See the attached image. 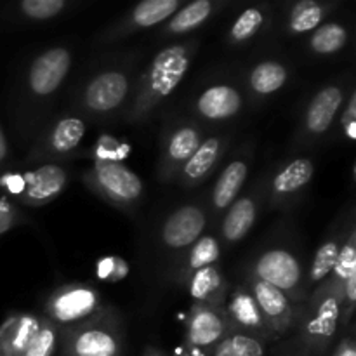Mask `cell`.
Returning <instances> with one entry per match:
<instances>
[{
	"label": "cell",
	"mask_w": 356,
	"mask_h": 356,
	"mask_svg": "<svg viewBox=\"0 0 356 356\" xmlns=\"http://www.w3.org/2000/svg\"><path fill=\"white\" fill-rule=\"evenodd\" d=\"M256 278L261 282H266L271 287L285 292H292L301 284V264L292 256L289 250L275 249L268 250L257 259L254 266Z\"/></svg>",
	"instance_id": "cell-4"
},
{
	"label": "cell",
	"mask_w": 356,
	"mask_h": 356,
	"mask_svg": "<svg viewBox=\"0 0 356 356\" xmlns=\"http://www.w3.org/2000/svg\"><path fill=\"white\" fill-rule=\"evenodd\" d=\"M250 292H252L254 299H256L257 306H259L261 315H263L268 327L275 330V332L284 334L291 327L292 316H294L287 296L282 291H278V289L271 287L266 282L257 280V278L252 282V291Z\"/></svg>",
	"instance_id": "cell-9"
},
{
	"label": "cell",
	"mask_w": 356,
	"mask_h": 356,
	"mask_svg": "<svg viewBox=\"0 0 356 356\" xmlns=\"http://www.w3.org/2000/svg\"><path fill=\"white\" fill-rule=\"evenodd\" d=\"M188 68H190V51L186 45H170L160 51L143 79L136 111L145 113L172 94L186 75Z\"/></svg>",
	"instance_id": "cell-1"
},
{
	"label": "cell",
	"mask_w": 356,
	"mask_h": 356,
	"mask_svg": "<svg viewBox=\"0 0 356 356\" xmlns=\"http://www.w3.org/2000/svg\"><path fill=\"white\" fill-rule=\"evenodd\" d=\"M56 341H58V330H56L54 323H51V320H42L37 336L31 339V343L28 344L21 356H52Z\"/></svg>",
	"instance_id": "cell-32"
},
{
	"label": "cell",
	"mask_w": 356,
	"mask_h": 356,
	"mask_svg": "<svg viewBox=\"0 0 356 356\" xmlns=\"http://www.w3.org/2000/svg\"><path fill=\"white\" fill-rule=\"evenodd\" d=\"M323 16H325V10L320 3L313 2V0H302V2L296 3L294 9H292L289 26L296 33L309 31L318 26Z\"/></svg>",
	"instance_id": "cell-29"
},
{
	"label": "cell",
	"mask_w": 356,
	"mask_h": 356,
	"mask_svg": "<svg viewBox=\"0 0 356 356\" xmlns=\"http://www.w3.org/2000/svg\"><path fill=\"white\" fill-rule=\"evenodd\" d=\"M334 275H336L337 282L344 284L351 275L356 273V247H355V232L351 233L350 240L339 249L337 254L336 266H334Z\"/></svg>",
	"instance_id": "cell-34"
},
{
	"label": "cell",
	"mask_w": 356,
	"mask_h": 356,
	"mask_svg": "<svg viewBox=\"0 0 356 356\" xmlns=\"http://www.w3.org/2000/svg\"><path fill=\"white\" fill-rule=\"evenodd\" d=\"M13 216L14 211L9 202L6 198H0V233L10 228V225H13Z\"/></svg>",
	"instance_id": "cell-38"
},
{
	"label": "cell",
	"mask_w": 356,
	"mask_h": 356,
	"mask_svg": "<svg viewBox=\"0 0 356 356\" xmlns=\"http://www.w3.org/2000/svg\"><path fill=\"white\" fill-rule=\"evenodd\" d=\"M222 289H225V280H222L221 271L214 264L193 271L190 282V296L198 305H212L216 299L222 296Z\"/></svg>",
	"instance_id": "cell-20"
},
{
	"label": "cell",
	"mask_w": 356,
	"mask_h": 356,
	"mask_svg": "<svg viewBox=\"0 0 356 356\" xmlns=\"http://www.w3.org/2000/svg\"><path fill=\"white\" fill-rule=\"evenodd\" d=\"M226 316L233 325H238L242 329L252 330V332H268L271 330L268 323L264 322L263 315L259 312L256 299H254L252 292L247 289L238 287L229 298L228 306H226Z\"/></svg>",
	"instance_id": "cell-14"
},
{
	"label": "cell",
	"mask_w": 356,
	"mask_h": 356,
	"mask_svg": "<svg viewBox=\"0 0 356 356\" xmlns=\"http://www.w3.org/2000/svg\"><path fill=\"white\" fill-rule=\"evenodd\" d=\"M2 183L9 188L10 193L21 195V191H23V176H7L3 177Z\"/></svg>",
	"instance_id": "cell-40"
},
{
	"label": "cell",
	"mask_w": 356,
	"mask_h": 356,
	"mask_svg": "<svg viewBox=\"0 0 356 356\" xmlns=\"http://www.w3.org/2000/svg\"><path fill=\"white\" fill-rule=\"evenodd\" d=\"M212 3L209 0H197V2H191L190 6H186L184 9H181L179 13H176V16L170 19L169 30L172 33H184V31L195 30V28L200 26L204 21H207V17L212 13Z\"/></svg>",
	"instance_id": "cell-26"
},
{
	"label": "cell",
	"mask_w": 356,
	"mask_h": 356,
	"mask_svg": "<svg viewBox=\"0 0 356 356\" xmlns=\"http://www.w3.org/2000/svg\"><path fill=\"white\" fill-rule=\"evenodd\" d=\"M66 181V172L59 165H42L24 174L21 197L30 204H45L65 190Z\"/></svg>",
	"instance_id": "cell-10"
},
{
	"label": "cell",
	"mask_w": 356,
	"mask_h": 356,
	"mask_svg": "<svg viewBox=\"0 0 356 356\" xmlns=\"http://www.w3.org/2000/svg\"><path fill=\"white\" fill-rule=\"evenodd\" d=\"M7 155V141H6V136H3L2 129H0V162L6 159Z\"/></svg>",
	"instance_id": "cell-42"
},
{
	"label": "cell",
	"mask_w": 356,
	"mask_h": 356,
	"mask_svg": "<svg viewBox=\"0 0 356 356\" xmlns=\"http://www.w3.org/2000/svg\"><path fill=\"white\" fill-rule=\"evenodd\" d=\"M337 254H339V245L334 240H329L316 250L315 257H313L312 270H309V280L313 284H318V282H322L323 278L332 273L334 266H336Z\"/></svg>",
	"instance_id": "cell-31"
},
{
	"label": "cell",
	"mask_w": 356,
	"mask_h": 356,
	"mask_svg": "<svg viewBox=\"0 0 356 356\" xmlns=\"http://www.w3.org/2000/svg\"><path fill=\"white\" fill-rule=\"evenodd\" d=\"M148 356H159V355H156V353H149Z\"/></svg>",
	"instance_id": "cell-43"
},
{
	"label": "cell",
	"mask_w": 356,
	"mask_h": 356,
	"mask_svg": "<svg viewBox=\"0 0 356 356\" xmlns=\"http://www.w3.org/2000/svg\"><path fill=\"white\" fill-rule=\"evenodd\" d=\"M343 291H344V294H346L348 302H350V308H353L355 298H356V273L351 275V277L344 282Z\"/></svg>",
	"instance_id": "cell-39"
},
{
	"label": "cell",
	"mask_w": 356,
	"mask_h": 356,
	"mask_svg": "<svg viewBox=\"0 0 356 356\" xmlns=\"http://www.w3.org/2000/svg\"><path fill=\"white\" fill-rule=\"evenodd\" d=\"M346 28L337 23H327L313 33L309 45L316 54H334L346 45Z\"/></svg>",
	"instance_id": "cell-28"
},
{
	"label": "cell",
	"mask_w": 356,
	"mask_h": 356,
	"mask_svg": "<svg viewBox=\"0 0 356 356\" xmlns=\"http://www.w3.org/2000/svg\"><path fill=\"white\" fill-rule=\"evenodd\" d=\"M205 228V214L195 205H184L170 214L162 228V238L170 249H184L197 242Z\"/></svg>",
	"instance_id": "cell-7"
},
{
	"label": "cell",
	"mask_w": 356,
	"mask_h": 356,
	"mask_svg": "<svg viewBox=\"0 0 356 356\" xmlns=\"http://www.w3.org/2000/svg\"><path fill=\"white\" fill-rule=\"evenodd\" d=\"M287 82V70L275 61H264L250 73V86L257 94H273Z\"/></svg>",
	"instance_id": "cell-23"
},
{
	"label": "cell",
	"mask_w": 356,
	"mask_h": 356,
	"mask_svg": "<svg viewBox=\"0 0 356 356\" xmlns=\"http://www.w3.org/2000/svg\"><path fill=\"white\" fill-rule=\"evenodd\" d=\"M315 167L308 159H298L287 163L273 179V191L277 195H292L305 188L313 177Z\"/></svg>",
	"instance_id": "cell-21"
},
{
	"label": "cell",
	"mask_w": 356,
	"mask_h": 356,
	"mask_svg": "<svg viewBox=\"0 0 356 356\" xmlns=\"http://www.w3.org/2000/svg\"><path fill=\"white\" fill-rule=\"evenodd\" d=\"M263 24V10L257 9V7H250L245 9L238 16V19L235 21V24L232 26L229 31V38L233 42H243L247 38L252 37L257 30Z\"/></svg>",
	"instance_id": "cell-33"
},
{
	"label": "cell",
	"mask_w": 356,
	"mask_h": 356,
	"mask_svg": "<svg viewBox=\"0 0 356 356\" xmlns=\"http://www.w3.org/2000/svg\"><path fill=\"white\" fill-rule=\"evenodd\" d=\"M70 351L73 356H118L120 343L115 332L94 325L73 336Z\"/></svg>",
	"instance_id": "cell-15"
},
{
	"label": "cell",
	"mask_w": 356,
	"mask_h": 356,
	"mask_svg": "<svg viewBox=\"0 0 356 356\" xmlns=\"http://www.w3.org/2000/svg\"><path fill=\"white\" fill-rule=\"evenodd\" d=\"M257 207L250 198H242V200L232 204V209L226 214L225 222H222V235L228 242H238L249 233L256 222Z\"/></svg>",
	"instance_id": "cell-18"
},
{
	"label": "cell",
	"mask_w": 356,
	"mask_h": 356,
	"mask_svg": "<svg viewBox=\"0 0 356 356\" xmlns=\"http://www.w3.org/2000/svg\"><path fill=\"white\" fill-rule=\"evenodd\" d=\"M229 327L228 316L214 305H195L186 322L188 343L193 348L216 346Z\"/></svg>",
	"instance_id": "cell-5"
},
{
	"label": "cell",
	"mask_w": 356,
	"mask_h": 356,
	"mask_svg": "<svg viewBox=\"0 0 356 356\" xmlns=\"http://www.w3.org/2000/svg\"><path fill=\"white\" fill-rule=\"evenodd\" d=\"M247 172H249L247 163L242 160H235L222 170L218 183H216L214 191H212V204L218 211L229 207L235 202L236 195L240 193L243 183H245Z\"/></svg>",
	"instance_id": "cell-16"
},
{
	"label": "cell",
	"mask_w": 356,
	"mask_h": 356,
	"mask_svg": "<svg viewBox=\"0 0 356 356\" xmlns=\"http://www.w3.org/2000/svg\"><path fill=\"white\" fill-rule=\"evenodd\" d=\"M355 104H356V96L353 94V96H351V99H350V104H348L346 115H344V118H343V124H344V127H346L348 138H350L351 141L356 139V131H355V127H356V122H355L356 108H355Z\"/></svg>",
	"instance_id": "cell-37"
},
{
	"label": "cell",
	"mask_w": 356,
	"mask_h": 356,
	"mask_svg": "<svg viewBox=\"0 0 356 356\" xmlns=\"http://www.w3.org/2000/svg\"><path fill=\"white\" fill-rule=\"evenodd\" d=\"M129 92V82L124 73L104 72L94 76L86 89V104L92 111L104 113L124 103Z\"/></svg>",
	"instance_id": "cell-8"
},
{
	"label": "cell",
	"mask_w": 356,
	"mask_h": 356,
	"mask_svg": "<svg viewBox=\"0 0 356 356\" xmlns=\"http://www.w3.org/2000/svg\"><path fill=\"white\" fill-rule=\"evenodd\" d=\"M202 145L200 132L195 127H181L170 136L169 146H167V156L172 163H186L191 159L198 146Z\"/></svg>",
	"instance_id": "cell-24"
},
{
	"label": "cell",
	"mask_w": 356,
	"mask_h": 356,
	"mask_svg": "<svg viewBox=\"0 0 356 356\" xmlns=\"http://www.w3.org/2000/svg\"><path fill=\"white\" fill-rule=\"evenodd\" d=\"M212 356H264V346L256 337L235 334L222 337L214 346Z\"/></svg>",
	"instance_id": "cell-27"
},
{
	"label": "cell",
	"mask_w": 356,
	"mask_h": 356,
	"mask_svg": "<svg viewBox=\"0 0 356 356\" xmlns=\"http://www.w3.org/2000/svg\"><path fill=\"white\" fill-rule=\"evenodd\" d=\"M65 0H24L21 10L31 19H51L65 9Z\"/></svg>",
	"instance_id": "cell-35"
},
{
	"label": "cell",
	"mask_w": 356,
	"mask_h": 356,
	"mask_svg": "<svg viewBox=\"0 0 356 356\" xmlns=\"http://www.w3.org/2000/svg\"><path fill=\"white\" fill-rule=\"evenodd\" d=\"M42 320L19 315L7 320L0 329V356H21L40 329Z\"/></svg>",
	"instance_id": "cell-11"
},
{
	"label": "cell",
	"mask_w": 356,
	"mask_h": 356,
	"mask_svg": "<svg viewBox=\"0 0 356 356\" xmlns=\"http://www.w3.org/2000/svg\"><path fill=\"white\" fill-rule=\"evenodd\" d=\"M70 65H72V56L66 49L54 47L45 51L31 65L30 75H28L30 89L37 96L52 94L68 75Z\"/></svg>",
	"instance_id": "cell-6"
},
{
	"label": "cell",
	"mask_w": 356,
	"mask_h": 356,
	"mask_svg": "<svg viewBox=\"0 0 356 356\" xmlns=\"http://www.w3.org/2000/svg\"><path fill=\"white\" fill-rule=\"evenodd\" d=\"M99 312V294L86 285L63 287L45 305L49 320L56 323H76Z\"/></svg>",
	"instance_id": "cell-2"
},
{
	"label": "cell",
	"mask_w": 356,
	"mask_h": 356,
	"mask_svg": "<svg viewBox=\"0 0 356 356\" xmlns=\"http://www.w3.org/2000/svg\"><path fill=\"white\" fill-rule=\"evenodd\" d=\"M92 179L101 193L117 204H132L143 193V181L138 174L117 162L96 160Z\"/></svg>",
	"instance_id": "cell-3"
},
{
	"label": "cell",
	"mask_w": 356,
	"mask_h": 356,
	"mask_svg": "<svg viewBox=\"0 0 356 356\" xmlns=\"http://www.w3.org/2000/svg\"><path fill=\"white\" fill-rule=\"evenodd\" d=\"M86 134V125L80 118H65L58 122L51 134V146L58 153H68L80 145Z\"/></svg>",
	"instance_id": "cell-25"
},
{
	"label": "cell",
	"mask_w": 356,
	"mask_h": 356,
	"mask_svg": "<svg viewBox=\"0 0 356 356\" xmlns=\"http://www.w3.org/2000/svg\"><path fill=\"white\" fill-rule=\"evenodd\" d=\"M127 264L117 257H106L97 264V275L101 280H120L127 275Z\"/></svg>",
	"instance_id": "cell-36"
},
{
	"label": "cell",
	"mask_w": 356,
	"mask_h": 356,
	"mask_svg": "<svg viewBox=\"0 0 356 356\" xmlns=\"http://www.w3.org/2000/svg\"><path fill=\"white\" fill-rule=\"evenodd\" d=\"M197 106L202 117L209 120H225L238 113L242 108V96L229 86H214L198 97Z\"/></svg>",
	"instance_id": "cell-13"
},
{
	"label": "cell",
	"mask_w": 356,
	"mask_h": 356,
	"mask_svg": "<svg viewBox=\"0 0 356 356\" xmlns=\"http://www.w3.org/2000/svg\"><path fill=\"white\" fill-rule=\"evenodd\" d=\"M221 153V139L209 138L198 146L197 152L191 155L183 165V179L186 184H195L209 174V170L218 162Z\"/></svg>",
	"instance_id": "cell-19"
},
{
	"label": "cell",
	"mask_w": 356,
	"mask_h": 356,
	"mask_svg": "<svg viewBox=\"0 0 356 356\" xmlns=\"http://www.w3.org/2000/svg\"><path fill=\"white\" fill-rule=\"evenodd\" d=\"M219 256H221V249L214 236H202L195 242L193 249H191L190 257H188V266L191 271L202 270L205 266H212L218 263Z\"/></svg>",
	"instance_id": "cell-30"
},
{
	"label": "cell",
	"mask_w": 356,
	"mask_h": 356,
	"mask_svg": "<svg viewBox=\"0 0 356 356\" xmlns=\"http://www.w3.org/2000/svg\"><path fill=\"white\" fill-rule=\"evenodd\" d=\"M344 101V94L341 87L329 86L320 90L312 99L306 113V127L313 134H323L330 129L341 104Z\"/></svg>",
	"instance_id": "cell-12"
},
{
	"label": "cell",
	"mask_w": 356,
	"mask_h": 356,
	"mask_svg": "<svg viewBox=\"0 0 356 356\" xmlns=\"http://www.w3.org/2000/svg\"><path fill=\"white\" fill-rule=\"evenodd\" d=\"M339 320V296L329 294L316 308L315 316L308 323V334L316 343H327L334 337Z\"/></svg>",
	"instance_id": "cell-17"
},
{
	"label": "cell",
	"mask_w": 356,
	"mask_h": 356,
	"mask_svg": "<svg viewBox=\"0 0 356 356\" xmlns=\"http://www.w3.org/2000/svg\"><path fill=\"white\" fill-rule=\"evenodd\" d=\"M179 0H145L132 10V23L139 28H149L176 14Z\"/></svg>",
	"instance_id": "cell-22"
},
{
	"label": "cell",
	"mask_w": 356,
	"mask_h": 356,
	"mask_svg": "<svg viewBox=\"0 0 356 356\" xmlns=\"http://www.w3.org/2000/svg\"><path fill=\"white\" fill-rule=\"evenodd\" d=\"M337 356H356L353 343H351V341H344V343L341 344L339 351H337Z\"/></svg>",
	"instance_id": "cell-41"
}]
</instances>
